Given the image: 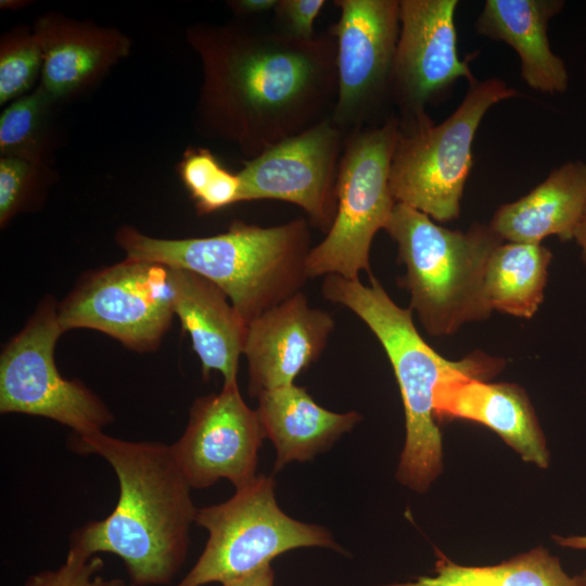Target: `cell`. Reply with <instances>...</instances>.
I'll return each instance as SVG.
<instances>
[{
    "label": "cell",
    "mask_w": 586,
    "mask_h": 586,
    "mask_svg": "<svg viewBox=\"0 0 586 586\" xmlns=\"http://www.w3.org/2000/svg\"><path fill=\"white\" fill-rule=\"evenodd\" d=\"M51 181L49 167L12 157L0 160V226L37 208Z\"/></svg>",
    "instance_id": "cell-27"
},
{
    "label": "cell",
    "mask_w": 586,
    "mask_h": 586,
    "mask_svg": "<svg viewBox=\"0 0 586 586\" xmlns=\"http://www.w3.org/2000/svg\"><path fill=\"white\" fill-rule=\"evenodd\" d=\"M553 542L563 547L577 550H586V535L560 536L553 535Z\"/></svg>",
    "instance_id": "cell-32"
},
{
    "label": "cell",
    "mask_w": 586,
    "mask_h": 586,
    "mask_svg": "<svg viewBox=\"0 0 586 586\" xmlns=\"http://www.w3.org/2000/svg\"><path fill=\"white\" fill-rule=\"evenodd\" d=\"M34 33L42 50L38 87L53 102L90 89L130 49L129 39L116 29L56 14L38 20Z\"/></svg>",
    "instance_id": "cell-17"
},
{
    "label": "cell",
    "mask_w": 586,
    "mask_h": 586,
    "mask_svg": "<svg viewBox=\"0 0 586 586\" xmlns=\"http://www.w3.org/2000/svg\"><path fill=\"white\" fill-rule=\"evenodd\" d=\"M189 41L203 80L201 128L238 145L249 160L332 115L336 43L328 33L301 39L240 25L195 26Z\"/></svg>",
    "instance_id": "cell-1"
},
{
    "label": "cell",
    "mask_w": 586,
    "mask_h": 586,
    "mask_svg": "<svg viewBox=\"0 0 586 586\" xmlns=\"http://www.w3.org/2000/svg\"><path fill=\"white\" fill-rule=\"evenodd\" d=\"M345 136L330 116L250 158L238 173L240 203L279 200L295 204L311 226L327 233L336 214Z\"/></svg>",
    "instance_id": "cell-12"
},
{
    "label": "cell",
    "mask_w": 586,
    "mask_h": 586,
    "mask_svg": "<svg viewBox=\"0 0 586 586\" xmlns=\"http://www.w3.org/2000/svg\"><path fill=\"white\" fill-rule=\"evenodd\" d=\"M436 552L434 575L384 586H581L543 546L492 565H462Z\"/></svg>",
    "instance_id": "cell-23"
},
{
    "label": "cell",
    "mask_w": 586,
    "mask_h": 586,
    "mask_svg": "<svg viewBox=\"0 0 586 586\" xmlns=\"http://www.w3.org/2000/svg\"><path fill=\"white\" fill-rule=\"evenodd\" d=\"M167 268L175 316L191 339L203 379L207 380L212 371H218L224 383L238 382L239 360L244 352L249 323L215 283L189 270Z\"/></svg>",
    "instance_id": "cell-18"
},
{
    "label": "cell",
    "mask_w": 586,
    "mask_h": 586,
    "mask_svg": "<svg viewBox=\"0 0 586 586\" xmlns=\"http://www.w3.org/2000/svg\"><path fill=\"white\" fill-rule=\"evenodd\" d=\"M58 303L47 295L0 355V412L43 417L84 436L114 421L107 405L84 382L64 378L54 351L63 334Z\"/></svg>",
    "instance_id": "cell-9"
},
{
    "label": "cell",
    "mask_w": 586,
    "mask_h": 586,
    "mask_svg": "<svg viewBox=\"0 0 586 586\" xmlns=\"http://www.w3.org/2000/svg\"><path fill=\"white\" fill-rule=\"evenodd\" d=\"M505 360L485 354H471L461 368L447 377L435 391L437 423L455 419L482 424L510 446L520 457L547 469L550 453L531 400L521 386L488 382Z\"/></svg>",
    "instance_id": "cell-15"
},
{
    "label": "cell",
    "mask_w": 586,
    "mask_h": 586,
    "mask_svg": "<svg viewBox=\"0 0 586 586\" xmlns=\"http://www.w3.org/2000/svg\"><path fill=\"white\" fill-rule=\"evenodd\" d=\"M103 564L98 555L89 557L68 548L64 562L58 569L30 575L24 586H107V579L98 574Z\"/></svg>",
    "instance_id": "cell-28"
},
{
    "label": "cell",
    "mask_w": 586,
    "mask_h": 586,
    "mask_svg": "<svg viewBox=\"0 0 586 586\" xmlns=\"http://www.w3.org/2000/svg\"><path fill=\"white\" fill-rule=\"evenodd\" d=\"M42 50L36 34L25 28L4 35L0 43V104L25 94L41 76Z\"/></svg>",
    "instance_id": "cell-26"
},
{
    "label": "cell",
    "mask_w": 586,
    "mask_h": 586,
    "mask_svg": "<svg viewBox=\"0 0 586 586\" xmlns=\"http://www.w3.org/2000/svg\"><path fill=\"white\" fill-rule=\"evenodd\" d=\"M384 230L397 244L398 259L406 267L400 284L410 292V309L429 334L450 335L467 322L489 317L484 273L502 240L488 226L449 230L426 214L396 203Z\"/></svg>",
    "instance_id": "cell-5"
},
{
    "label": "cell",
    "mask_w": 586,
    "mask_h": 586,
    "mask_svg": "<svg viewBox=\"0 0 586 586\" xmlns=\"http://www.w3.org/2000/svg\"><path fill=\"white\" fill-rule=\"evenodd\" d=\"M107 586H133L130 582L126 583L120 578L107 579Z\"/></svg>",
    "instance_id": "cell-34"
},
{
    "label": "cell",
    "mask_w": 586,
    "mask_h": 586,
    "mask_svg": "<svg viewBox=\"0 0 586 586\" xmlns=\"http://www.w3.org/2000/svg\"><path fill=\"white\" fill-rule=\"evenodd\" d=\"M272 476L257 474L228 500L200 508L195 524L208 532L196 562L175 586L222 584L246 575L280 555L306 547L344 553L323 526L289 517L276 499Z\"/></svg>",
    "instance_id": "cell-7"
},
{
    "label": "cell",
    "mask_w": 586,
    "mask_h": 586,
    "mask_svg": "<svg viewBox=\"0 0 586 586\" xmlns=\"http://www.w3.org/2000/svg\"><path fill=\"white\" fill-rule=\"evenodd\" d=\"M324 0H278L275 13L279 30L301 39H311L314 22L324 7Z\"/></svg>",
    "instance_id": "cell-29"
},
{
    "label": "cell",
    "mask_w": 586,
    "mask_h": 586,
    "mask_svg": "<svg viewBox=\"0 0 586 586\" xmlns=\"http://www.w3.org/2000/svg\"><path fill=\"white\" fill-rule=\"evenodd\" d=\"M174 317L168 268L129 257L84 273L58 303L63 332L97 330L141 354L158 349Z\"/></svg>",
    "instance_id": "cell-10"
},
{
    "label": "cell",
    "mask_w": 586,
    "mask_h": 586,
    "mask_svg": "<svg viewBox=\"0 0 586 586\" xmlns=\"http://www.w3.org/2000/svg\"><path fill=\"white\" fill-rule=\"evenodd\" d=\"M563 4L559 0H486L476 31L515 50L521 76L531 88L546 93L564 92L568 71L551 51L547 35L549 20Z\"/></svg>",
    "instance_id": "cell-21"
},
{
    "label": "cell",
    "mask_w": 586,
    "mask_h": 586,
    "mask_svg": "<svg viewBox=\"0 0 586 586\" xmlns=\"http://www.w3.org/2000/svg\"><path fill=\"white\" fill-rule=\"evenodd\" d=\"M334 328L333 317L310 306L302 291L251 321L243 352L250 395L293 384L323 353Z\"/></svg>",
    "instance_id": "cell-16"
},
{
    "label": "cell",
    "mask_w": 586,
    "mask_h": 586,
    "mask_svg": "<svg viewBox=\"0 0 586 586\" xmlns=\"http://www.w3.org/2000/svg\"><path fill=\"white\" fill-rule=\"evenodd\" d=\"M265 437L257 411L246 405L238 382L224 383L219 393L194 399L187 426L170 449L192 488L222 479L239 488L257 475Z\"/></svg>",
    "instance_id": "cell-13"
},
{
    "label": "cell",
    "mask_w": 586,
    "mask_h": 586,
    "mask_svg": "<svg viewBox=\"0 0 586 586\" xmlns=\"http://www.w3.org/2000/svg\"><path fill=\"white\" fill-rule=\"evenodd\" d=\"M457 0H399L400 28L391 84L399 119L426 114V104L457 79L475 81L457 52Z\"/></svg>",
    "instance_id": "cell-14"
},
{
    "label": "cell",
    "mask_w": 586,
    "mask_h": 586,
    "mask_svg": "<svg viewBox=\"0 0 586 586\" xmlns=\"http://www.w3.org/2000/svg\"><path fill=\"white\" fill-rule=\"evenodd\" d=\"M551 258V252L542 244H499L484 273V295L491 309L531 318L544 300Z\"/></svg>",
    "instance_id": "cell-22"
},
{
    "label": "cell",
    "mask_w": 586,
    "mask_h": 586,
    "mask_svg": "<svg viewBox=\"0 0 586 586\" xmlns=\"http://www.w3.org/2000/svg\"><path fill=\"white\" fill-rule=\"evenodd\" d=\"M515 95L518 91L500 79L475 80L459 106L441 124H434L428 114L399 119L390 168V188L396 203L436 221L456 219L479 125L491 106Z\"/></svg>",
    "instance_id": "cell-6"
},
{
    "label": "cell",
    "mask_w": 586,
    "mask_h": 586,
    "mask_svg": "<svg viewBox=\"0 0 586 586\" xmlns=\"http://www.w3.org/2000/svg\"><path fill=\"white\" fill-rule=\"evenodd\" d=\"M340 18L329 34L336 43L337 97L333 122L345 132L375 124L391 97L399 36L398 0H335Z\"/></svg>",
    "instance_id": "cell-11"
},
{
    "label": "cell",
    "mask_w": 586,
    "mask_h": 586,
    "mask_svg": "<svg viewBox=\"0 0 586 586\" xmlns=\"http://www.w3.org/2000/svg\"><path fill=\"white\" fill-rule=\"evenodd\" d=\"M305 218L260 227L234 220L219 234L164 239L131 226L116 231L126 257L181 268L215 283L250 323L302 291L313 249Z\"/></svg>",
    "instance_id": "cell-3"
},
{
    "label": "cell",
    "mask_w": 586,
    "mask_h": 586,
    "mask_svg": "<svg viewBox=\"0 0 586 586\" xmlns=\"http://www.w3.org/2000/svg\"><path fill=\"white\" fill-rule=\"evenodd\" d=\"M273 569L270 564H266L246 575L227 581L220 586H273Z\"/></svg>",
    "instance_id": "cell-30"
},
{
    "label": "cell",
    "mask_w": 586,
    "mask_h": 586,
    "mask_svg": "<svg viewBox=\"0 0 586 586\" xmlns=\"http://www.w3.org/2000/svg\"><path fill=\"white\" fill-rule=\"evenodd\" d=\"M278 0H235L230 2L231 10L241 16L263 14L275 10Z\"/></svg>",
    "instance_id": "cell-31"
},
{
    "label": "cell",
    "mask_w": 586,
    "mask_h": 586,
    "mask_svg": "<svg viewBox=\"0 0 586 586\" xmlns=\"http://www.w3.org/2000/svg\"><path fill=\"white\" fill-rule=\"evenodd\" d=\"M71 447L102 457L115 472L119 494L107 517L73 532L69 548L119 557L133 586L169 584L186 561L199 510L170 445L99 432L73 434Z\"/></svg>",
    "instance_id": "cell-2"
},
{
    "label": "cell",
    "mask_w": 586,
    "mask_h": 586,
    "mask_svg": "<svg viewBox=\"0 0 586 586\" xmlns=\"http://www.w3.org/2000/svg\"><path fill=\"white\" fill-rule=\"evenodd\" d=\"M581 586H586V569L576 575Z\"/></svg>",
    "instance_id": "cell-35"
},
{
    "label": "cell",
    "mask_w": 586,
    "mask_h": 586,
    "mask_svg": "<svg viewBox=\"0 0 586 586\" xmlns=\"http://www.w3.org/2000/svg\"><path fill=\"white\" fill-rule=\"evenodd\" d=\"M586 209V163L553 169L526 195L501 205L488 227L502 241L540 244L549 235L574 240Z\"/></svg>",
    "instance_id": "cell-20"
},
{
    "label": "cell",
    "mask_w": 586,
    "mask_h": 586,
    "mask_svg": "<svg viewBox=\"0 0 586 586\" xmlns=\"http://www.w3.org/2000/svg\"><path fill=\"white\" fill-rule=\"evenodd\" d=\"M365 285L328 275L321 292L326 300L345 306L366 323L392 365L405 410L406 437L396 479L419 494L425 493L443 471L442 433L434 412L437 386L462 367L435 352L418 332L410 308L399 307L380 281L369 276Z\"/></svg>",
    "instance_id": "cell-4"
},
{
    "label": "cell",
    "mask_w": 586,
    "mask_h": 586,
    "mask_svg": "<svg viewBox=\"0 0 586 586\" xmlns=\"http://www.w3.org/2000/svg\"><path fill=\"white\" fill-rule=\"evenodd\" d=\"M574 240L581 249L582 259L586 266V209L575 231Z\"/></svg>",
    "instance_id": "cell-33"
},
{
    "label": "cell",
    "mask_w": 586,
    "mask_h": 586,
    "mask_svg": "<svg viewBox=\"0 0 586 586\" xmlns=\"http://www.w3.org/2000/svg\"><path fill=\"white\" fill-rule=\"evenodd\" d=\"M178 173L200 215L240 203L238 174L225 169L205 148L188 149L178 165Z\"/></svg>",
    "instance_id": "cell-25"
},
{
    "label": "cell",
    "mask_w": 586,
    "mask_h": 586,
    "mask_svg": "<svg viewBox=\"0 0 586 586\" xmlns=\"http://www.w3.org/2000/svg\"><path fill=\"white\" fill-rule=\"evenodd\" d=\"M399 131L391 116L346 133L340 160L334 221L326 238L313 246L306 263L308 278L337 275L359 279L370 269V249L396 204L390 168Z\"/></svg>",
    "instance_id": "cell-8"
},
{
    "label": "cell",
    "mask_w": 586,
    "mask_h": 586,
    "mask_svg": "<svg viewBox=\"0 0 586 586\" xmlns=\"http://www.w3.org/2000/svg\"><path fill=\"white\" fill-rule=\"evenodd\" d=\"M256 408L265 435L276 449L273 472L328 450L362 419L357 411L333 412L302 386L290 384L258 394Z\"/></svg>",
    "instance_id": "cell-19"
},
{
    "label": "cell",
    "mask_w": 586,
    "mask_h": 586,
    "mask_svg": "<svg viewBox=\"0 0 586 586\" xmlns=\"http://www.w3.org/2000/svg\"><path fill=\"white\" fill-rule=\"evenodd\" d=\"M54 102L37 87L13 101L0 116L1 157L48 166L51 146L49 111Z\"/></svg>",
    "instance_id": "cell-24"
}]
</instances>
